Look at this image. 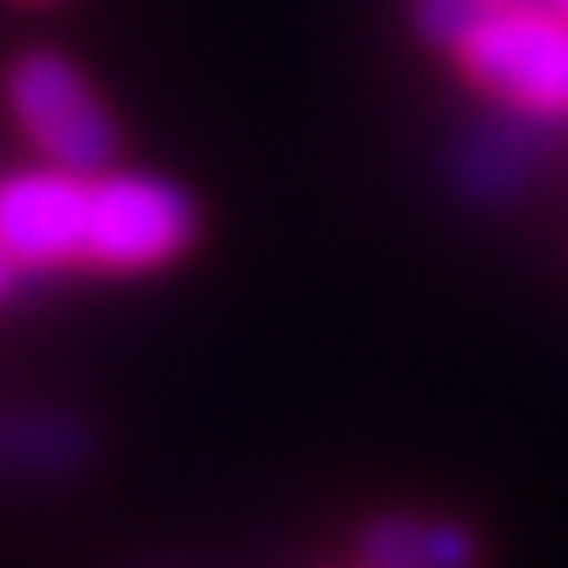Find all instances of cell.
I'll use <instances>...</instances> for the list:
<instances>
[{
	"mask_svg": "<svg viewBox=\"0 0 568 568\" xmlns=\"http://www.w3.org/2000/svg\"><path fill=\"white\" fill-rule=\"evenodd\" d=\"M193 232H199V210L172 178H144V172H94L89 178L83 265L155 271L189 248Z\"/></svg>",
	"mask_w": 568,
	"mask_h": 568,
	"instance_id": "3957f363",
	"label": "cell"
},
{
	"mask_svg": "<svg viewBox=\"0 0 568 568\" xmlns=\"http://www.w3.org/2000/svg\"><path fill=\"white\" fill-rule=\"evenodd\" d=\"M558 128H564L558 116L508 105L503 116H491L475 133H464L458 150H453V189H458V199H469V204H508L514 193L536 178V166L552 155Z\"/></svg>",
	"mask_w": 568,
	"mask_h": 568,
	"instance_id": "5b68a950",
	"label": "cell"
},
{
	"mask_svg": "<svg viewBox=\"0 0 568 568\" xmlns=\"http://www.w3.org/2000/svg\"><path fill=\"white\" fill-rule=\"evenodd\" d=\"M11 271H17V260H11L6 243H0V298H6V287H11Z\"/></svg>",
	"mask_w": 568,
	"mask_h": 568,
	"instance_id": "30bf717a",
	"label": "cell"
},
{
	"mask_svg": "<svg viewBox=\"0 0 568 568\" xmlns=\"http://www.w3.org/2000/svg\"><path fill=\"white\" fill-rule=\"evenodd\" d=\"M491 0H414V28L430 39V44H442V50H458L464 44V33L480 22V11H486Z\"/></svg>",
	"mask_w": 568,
	"mask_h": 568,
	"instance_id": "ba28073f",
	"label": "cell"
},
{
	"mask_svg": "<svg viewBox=\"0 0 568 568\" xmlns=\"http://www.w3.org/2000/svg\"><path fill=\"white\" fill-rule=\"evenodd\" d=\"M89 178L83 172H11L0 178V243L28 271H55L83 260Z\"/></svg>",
	"mask_w": 568,
	"mask_h": 568,
	"instance_id": "277c9868",
	"label": "cell"
},
{
	"mask_svg": "<svg viewBox=\"0 0 568 568\" xmlns=\"http://www.w3.org/2000/svg\"><path fill=\"white\" fill-rule=\"evenodd\" d=\"M453 55L503 105L568 122V17L530 6H486Z\"/></svg>",
	"mask_w": 568,
	"mask_h": 568,
	"instance_id": "6da1fadb",
	"label": "cell"
},
{
	"mask_svg": "<svg viewBox=\"0 0 568 568\" xmlns=\"http://www.w3.org/2000/svg\"><path fill=\"white\" fill-rule=\"evenodd\" d=\"M94 458L83 419L61 408H0V480H67Z\"/></svg>",
	"mask_w": 568,
	"mask_h": 568,
	"instance_id": "8992f818",
	"label": "cell"
},
{
	"mask_svg": "<svg viewBox=\"0 0 568 568\" xmlns=\"http://www.w3.org/2000/svg\"><path fill=\"white\" fill-rule=\"evenodd\" d=\"M491 6H530V11H558V17H568V0H491Z\"/></svg>",
	"mask_w": 568,
	"mask_h": 568,
	"instance_id": "9c48e42d",
	"label": "cell"
},
{
	"mask_svg": "<svg viewBox=\"0 0 568 568\" xmlns=\"http://www.w3.org/2000/svg\"><path fill=\"white\" fill-rule=\"evenodd\" d=\"M365 568H475V530L430 514H381L359 536Z\"/></svg>",
	"mask_w": 568,
	"mask_h": 568,
	"instance_id": "52a82bcc",
	"label": "cell"
},
{
	"mask_svg": "<svg viewBox=\"0 0 568 568\" xmlns=\"http://www.w3.org/2000/svg\"><path fill=\"white\" fill-rule=\"evenodd\" d=\"M6 100L17 128L33 139V150L61 166V172H105L116 155V122L105 116V105L94 100V89L83 83V72L55 55V50H28L11 61L6 72Z\"/></svg>",
	"mask_w": 568,
	"mask_h": 568,
	"instance_id": "7a4b0ae2",
	"label": "cell"
}]
</instances>
